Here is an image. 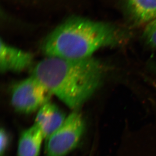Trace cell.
I'll return each mask as SVG.
<instances>
[{"label": "cell", "mask_w": 156, "mask_h": 156, "mask_svg": "<svg viewBox=\"0 0 156 156\" xmlns=\"http://www.w3.org/2000/svg\"><path fill=\"white\" fill-rule=\"evenodd\" d=\"M104 68L94 57L67 59L46 57L34 67L32 75L64 103L77 109L101 84Z\"/></svg>", "instance_id": "6da1fadb"}, {"label": "cell", "mask_w": 156, "mask_h": 156, "mask_svg": "<svg viewBox=\"0 0 156 156\" xmlns=\"http://www.w3.org/2000/svg\"><path fill=\"white\" fill-rule=\"evenodd\" d=\"M52 93L34 75L17 83L11 90V103L15 110L30 114L50 101Z\"/></svg>", "instance_id": "3957f363"}, {"label": "cell", "mask_w": 156, "mask_h": 156, "mask_svg": "<svg viewBox=\"0 0 156 156\" xmlns=\"http://www.w3.org/2000/svg\"><path fill=\"white\" fill-rule=\"evenodd\" d=\"M129 17L137 24L156 19V0H123Z\"/></svg>", "instance_id": "52a82bcc"}, {"label": "cell", "mask_w": 156, "mask_h": 156, "mask_svg": "<svg viewBox=\"0 0 156 156\" xmlns=\"http://www.w3.org/2000/svg\"><path fill=\"white\" fill-rule=\"evenodd\" d=\"M66 118L64 113L57 106L49 102L39 109L34 124L47 139L61 126Z\"/></svg>", "instance_id": "8992f818"}, {"label": "cell", "mask_w": 156, "mask_h": 156, "mask_svg": "<svg viewBox=\"0 0 156 156\" xmlns=\"http://www.w3.org/2000/svg\"><path fill=\"white\" fill-rule=\"evenodd\" d=\"M10 141L9 133L5 128H2L0 131V156H4Z\"/></svg>", "instance_id": "30bf717a"}, {"label": "cell", "mask_w": 156, "mask_h": 156, "mask_svg": "<svg viewBox=\"0 0 156 156\" xmlns=\"http://www.w3.org/2000/svg\"><path fill=\"white\" fill-rule=\"evenodd\" d=\"M120 35L110 24L73 17L58 26L44 40L46 57L83 59L93 57L102 48L118 44Z\"/></svg>", "instance_id": "7a4b0ae2"}, {"label": "cell", "mask_w": 156, "mask_h": 156, "mask_svg": "<svg viewBox=\"0 0 156 156\" xmlns=\"http://www.w3.org/2000/svg\"><path fill=\"white\" fill-rule=\"evenodd\" d=\"M84 130L83 117L75 112L67 117L61 126L47 139V156H65L77 146Z\"/></svg>", "instance_id": "277c9868"}, {"label": "cell", "mask_w": 156, "mask_h": 156, "mask_svg": "<svg viewBox=\"0 0 156 156\" xmlns=\"http://www.w3.org/2000/svg\"><path fill=\"white\" fill-rule=\"evenodd\" d=\"M44 136L35 124L21 134L18 146V156H38Z\"/></svg>", "instance_id": "ba28073f"}, {"label": "cell", "mask_w": 156, "mask_h": 156, "mask_svg": "<svg viewBox=\"0 0 156 156\" xmlns=\"http://www.w3.org/2000/svg\"><path fill=\"white\" fill-rule=\"evenodd\" d=\"M33 55L6 44L0 43V70L2 73L20 72L33 64Z\"/></svg>", "instance_id": "5b68a950"}, {"label": "cell", "mask_w": 156, "mask_h": 156, "mask_svg": "<svg viewBox=\"0 0 156 156\" xmlns=\"http://www.w3.org/2000/svg\"><path fill=\"white\" fill-rule=\"evenodd\" d=\"M143 37L147 44L156 48V19L149 22L143 34Z\"/></svg>", "instance_id": "9c48e42d"}]
</instances>
